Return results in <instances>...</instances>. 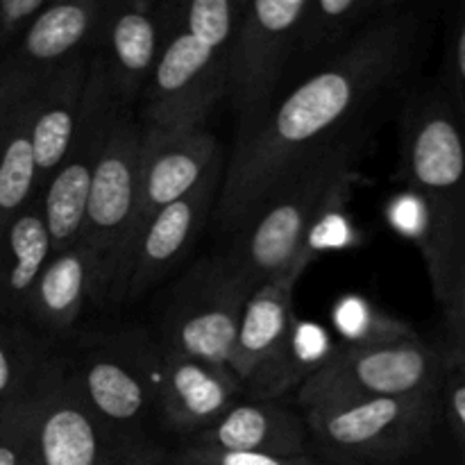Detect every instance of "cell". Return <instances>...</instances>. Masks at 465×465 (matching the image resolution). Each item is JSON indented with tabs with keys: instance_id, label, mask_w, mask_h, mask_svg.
Masks as SVG:
<instances>
[{
	"instance_id": "f1b7e54d",
	"label": "cell",
	"mask_w": 465,
	"mask_h": 465,
	"mask_svg": "<svg viewBox=\"0 0 465 465\" xmlns=\"http://www.w3.org/2000/svg\"><path fill=\"white\" fill-rule=\"evenodd\" d=\"M35 400H30L25 407H21L16 418V427L9 430L7 434H3L5 439L0 440V465H23L27 448V434H30L32 411H35Z\"/></svg>"
},
{
	"instance_id": "4fadbf2b",
	"label": "cell",
	"mask_w": 465,
	"mask_h": 465,
	"mask_svg": "<svg viewBox=\"0 0 465 465\" xmlns=\"http://www.w3.org/2000/svg\"><path fill=\"white\" fill-rule=\"evenodd\" d=\"M104 3L62 0L48 3L21 39L16 66L3 80V109L27 103L54 71L82 53H89L98 32Z\"/></svg>"
},
{
	"instance_id": "5bb4252c",
	"label": "cell",
	"mask_w": 465,
	"mask_h": 465,
	"mask_svg": "<svg viewBox=\"0 0 465 465\" xmlns=\"http://www.w3.org/2000/svg\"><path fill=\"white\" fill-rule=\"evenodd\" d=\"M221 153V141L207 127L203 130H145L143 127L139 198H136L134 221L127 236L121 268L132 245L136 243L143 227L153 221L154 213L189 193Z\"/></svg>"
},
{
	"instance_id": "2e32d148",
	"label": "cell",
	"mask_w": 465,
	"mask_h": 465,
	"mask_svg": "<svg viewBox=\"0 0 465 465\" xmlns=\"http://www.w3.org/2000/svg\"><path fill=\"white\" fill-rule=\"evenodd\" d=\"M143 375L163 420L175 431L189 434V439L234 407L241 391V381L230 368L184 357L163 345L162 352L150 357Z\"/></svg>"
},
{
	"instance_id": "603a6c76",
	"label": "cell",
	"mask_w": 465,
	"mask_h": 465,
	"mask_svg": "<svg viewBox=\"0 0 465 465\" xmlns=\"http://www.w3.org/2000/svg\"><path fill=\"white\" fill-rule=\"evenodd\" d=\"M5 259H3V295L14 307L25 309L30 304L36 280L44 272L53 248L45 230L41 204L27 207L9 221L3 230Z\"/></svg>"
},
{
	"instance_id": "30bf717a",
	"label": "cell",
	"mask_w": 465,
	"mask_h": 465,
	"mask_svg": "<svg viewBox=\"0 0 465 465\" xmlns=\"http://www.w3.org/2000/svg\"><path fill=\"white\" fill-rule=\"evenodd\" d=\"M177 3H104L91 57L98 62L114 103L134 109L175 23Z\"/></svg>"
},
{
	"instance_id": "277c9868",
	"label": "cell",
	"mask_w": 465,
	"mask_h": 465,
	"mask_svg": "<svg viewBox=\"0 0 465 465\" xmlns=\"http://www.w3.org/2000/svg\"><path fill=\"white\" fill-rule=\"evenodd\" d=\"M245 0L177 3L175 23L139 98L145 130H203L225 100L227 64Z\"/></svg>"
},
{
	"instance_id": "4dcf8cb0",
	"label": "cell",
	"mask_w": 465,
	"mask_h": 465,
	"mask_svg": "<svg viewBox=\"0 0 465 465\" xmlns=\"http://www.w3.org/2000/svg\"><path fill=\"white\" fill-rule=\"evenodd\" d=\"M112 465H123V463H116V461H114V463H112Z\"/></svg>"
},
{
	"instance_id": "484cf974",
	"label": "cell",
	"mask_w": 465,
	"mask_h": 465,
	"mask_svg": "<svg viewBox=\"0 0 465 465\" xmlns=\"http://www.w3.org/2000/svg\"><path fill=\"white\" fill-rule=\"evenodd\" d=\"M173 465H325L309 454L300 457H271V454H250V452H223V450L200 448V445H186L177 452Z\"/></svg>"
},
{
	"instance_id": "4316f807",
	"label": "cell",
	"mask_w": 465,
	"mask_h": 465,
	"mask_svg": "<svg viewBox=\"0 0 465 465\" xmlns=\"http://www.w3.org/2000/svg\"><path fill=\"white\" fill-rule=\"evenodd\" d=\"M445 313V341L440 345L448 368L465 372V259L459 271L452 295L443 307Z\"/></svg>"
},
{
	"instance_id": "7a4b0ae2",
	"label": "cell",
	"mask_w": 465,
	"mask_h": 465,
	"mask_svg": "<svg viewBox=\"0 0 465 465\" xmlns=\"http://www.w3.org/2000/svg\"><path fill=\"white\" fill-rule=\"evenodd\" d=\"M400 173L418 204L416 241L443 309L465 259V136L440 82L416 86L404 100Z\"/></svg>"
},
{
	"instance_id": "7402d4cb",
	"label": "cell",
	"mask_w": 465,
	"mask_h": 465,
	"mask_svg": "<svg viewBox=\"0 0 465 465\" xmlns=\"http://www.w3.org/2000/svg\"><path fill=\"white\" fill-rule=\"evenodd\" d=\"M89 300L103 302L104 293L98 266L80 241L73 248L50 254L32 291L30 312L45 331L66 334L82 316Z\"/></svg>"
},
{
	"instance_id": "7c38bea8",
	"label": "cell",
	"mask_w": 465,
	"mask_h": 465,
	"mask_svg": "<svg viewBox=\"0 0 465 465\" xmlns=\"http://www.w3.org/2000/svg\"><path fill=\"white\" fill-rule=\"evenodd\" d=\"M248 300L250 293L223 280L203 262L182 282L168 307L163 318V348L230 368Z\"/></svg>"
},
{
	"instance_id": "8fae6325",
	"label": "cell",
	"mask_w": 465,
	"mask_h": 465,
	"mask_svg": "<svg viewBox=\"0 0 465 465\" xmlns=\"http://www.w3.org/2000/svg\"><path fill=\"white\" fill-rule=\"evenodd\" d=\"M223 177L225 157L221 153L189 193L154 213L132 245L109 298L116 302L139 300L173 271V266L193 248L203 227L216 212Z\"/></svg>"
},
{
	"instance_id": "52a82bcc",
	"label": "cell",
	"mask_w": 465,
	"mask_h": 465,
	"mask_svg": "<svg viewBox=\"0 0 465 465\" xmlns=\"http://www.w3.org/2000/svg\"><path fill=\"white\" fill-rule=\"evenodd\" d=\"M309 0H245L227 64L225 100L236 114V139L257 130L284 91L295 32Z\"/></svg>"
},
{
	"instance_id": "e0dca14e",
	"label": "cell",
	"mask_w": 465,
	"mask_h": 465,
	"mask_svg": "<svg viewBox=\"0 0 465 465\" xmlns=\"http://www.w3.org/2000/svg\"><path fill=\"white\" fill-rule=\"evenodd\" d=\"M307 263L263 284L245 302L230 363L241 386L257 384V380L280 371L282 361L289 359L295 331L293 291Z\"/></svg>"
},
{
	"instance_id": "cb8c5ba5",
	"label": "cell",
	"mask_w": 465,
	"mask_h": 465,
	"mask_svg": "<svg viewBox=\"0 0 465 465\" xmlns=\"http://www.w3.org/2000/svg\"><path fill=\"white\" fill-rule=\"evenodd\" d=\"M7 136L0 143V223L3 230L30 203H39V177L32 148L30 104L23 103L14 109Z\"/></svg>"
},
{
	"instance_id": "d4e9b609",
	"label": "cell",
	"mask_w": 465,
	"mask_h": 465,
	"mask_svg": "<svg viewBox=\"0 0 465 465\" xmlns=\"http://www.w3.org/2000/svg\"><path fill=\"white\" fill-rule=\"evenodd\" d=\"M439 82L452 104V112L465 136V7L454 18L448 32L443 77Z\"/></svg>"
},
{
	"instance_id": "ac0fdd59",
	"label": "cell",
	"mask_w": 465,
	"mask_h": 465,
	"mask_svg": "<svg viewBox=\"0 0 465 465\" xmlns=\"http://www.w3.org/2000/svg\"><path fill=\"white\" fill-rule=\"evenodd\" d=\"M395 5L398 0H309L295 32L282 95L336 62Z\"/></svg>"
},
{
	"instance_id": "ffe728a7",
	"label": "cell",
	"mask_w": 465,
	"mask_h": 465,
	"mask_svg": "<svg viewBox=\"0 0 465 465\" xmlns=\"http://www.w3.org/2000/svg\"><path fill=\"white\" fill-rule=\"evenodd\" d=\"M89 53H82L54 71L27 100L32 148L36 159L39 195L62 159L66 157L80 118L82 98L89 80Z\"/></svg>"
},
{
	"instance_id": "6da1fadb",
	"label": "cell",
	"mask_w": 465,
	"mask_h": 465,
	"mask_svg": "<svg viewBox=\"0 0 465 465\" xmlns=\"http://www.w3.org/2000/svg\"><path fill=\"white\" fill-rule=\"evenodd\" d=\"M427 25V7L398 3L336 62L286 91L257 130L236 139L213 212L218 227L236 234L318 154L366 130L368 114L407 84Z\"/></svg>"
},
{
	"instance_id": "d6986e66",
	"label": "cell",
	"mask_w": 465,
	"mask_h": 465,
	"mask_svg": "<svg viewBox=\"0 0 465 465\" xmlns=\"http://www.w3.org/2000/svg\"><path fill=\"white\" fill-rule=\"evenodd\" d=\"M191 445L223 452L300 457L307 454L309 431L304 416L280 402H236L212 427L191 436Z\"/></svg>"
},
{
	"instance_id": "8992f818",
	"label": "cell",
	"mask_w": 465,
	"mask_h": 465,
	"mask_svg": "<svg viewBox=\"0 0 465 465\" xmlns=\"http://www.w3.org/2000/svg\"><path fill=\"white\" fill-rule=\"evenodd\" d=\"M309 440L339 465H395L420 452L443 420L440 393L304 409Z\"/></svg>"
},
{
	"instance_id": "3957f363",
	"label": "cell",
	"mask_w": 465,
	"mask_h": 465,
	"mask_svg": "<svg viewBox=\"0 0 465 465\" xmlns=\"http://www.w3.org/2000/svg\"><path fill=\"white\" fill-rule=\"evenodd\" d=\"M366 145L368 132L359 130L318 154L232 234L234 243L225 252L204 262L250 295L300 263L312 262L309 234L350 184Z\"/></svg>"
},
{
	"instance_id": "f546056e",
	"label": "cell",
	"mask_w": 465,
	"mask_h": 465,
	"mask_svg": "<svg viewBox=\"0 0 465 465\" xmlns=\"http://www.w3.org/2000/svg\"><path fill=\"white\" fill-rule=\"evenodd\" d=\"M18 371L16 363H14L12 354L7 352L5 345H0V398L7 395V391L12 389L14 384H18Z\"/></svg>"
},
{
	"instance_id": "ba28073f",
	"label": "cell",
	"mask_w": 465,
	"mask_h": 465,
	"mask_svg": "<svg viewBox=\"0 0 465 465\" xmlns=\"http://www.w3.org/2000/svg\"><path fill=\"white\" fill-rule=\"evenodd\" d=\"M143 125L130 109L116 114L86 200L82 243L98 266L104 300L121 271L139 198Z\"/></svg>"
},
{
	"instance_id": "44dd1931",
	"label": "cell",
	"mask_w": 465,
	"mask_h": 465,
	"mask_svg": "<svg viewBox=\"0 0 465 465\" xmlns=\"http://www.w3.org/2000/svg\"><path fill=\"white\" fill-rule=\"evenodd\" d=\"M73 377L104 440L107 436L143 427L154 395L139 363L98 354L84 361Z\"/></svg>"
},
{
	"instance_id": "83f0119b",
	"label": "cell",
	"mask_w": 465,
	"mask_h": 465,
	"mask_svg": "<svg viewBox=\"0 0 465 465\" xmlns=\"http://www.w3.org/2000/svg\"><path fill=\"white\" fill-rule=\"evenodd\" d=\"M440 411L465 454V372L448 368L440 389Z\"/></svg>"
},
{
	"instance_id": "9a60e30c",
	"label": "cell",
	"mask_w": 465,
	"mask_h": 465,
	"mask_svg": "<svg viewBox=\"0 0 465 465\" xmlns=\"http://www.w3.org/2000/svg\"><path fill=\"white\" fill-rule=\"evenodd\" d=\"M107 440L73 372L59 371L35 400L23 465H112Z\"/></svg>"
},
{
	"instance_id": "9c48e42d",
	"label": "cell",
	"mask_w": 465,
	"mask_h": 465,
	"mask_svg": "<svg viewBox=\"0 0 465 465\" xmlns=\"http://www.w3.org/2000/svg\"><path fill=\"white\" fill-rule=\"evenodd\" d=\"M118 112L121 107L114 103L98 62L91 57L80 118L68 153L39 195L53 252L80 243L91 180Z\"/></svg>"
},
{
	"instance_id": "5b68a950",
	"label": "cell",
	"mask_w": 465,
	"mask_h": 465,
	"mask_svg": "<svg viewBox=\"0 0 465 465\" xmlns=\"http://www.w3.org/2000/svg\"><path fill=\"white\" fill-rule=\"evenodd\" d=\"M445 372L443 352L398 322L391 330L343 345L321 361L302 381L300 404L309 409L354 400L440 393Z\"/></svg>"
}]
</instances>
